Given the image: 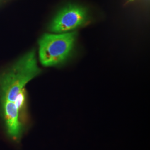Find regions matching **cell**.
I'll use <instances>...</instances> for the list:
<instances>
[{
    "mask_svg": "<svg viewBox=\"0 0 150 150\" xmlns=\"http://www.w3.org/2000/svg\"><path fill=\"white\" fill-rule=\"evenodd\" d=\"M88 21L89 15L86 8L69 5L58 12L51 22L49 28L55 33L71 32L85 25Z\"/></svg>",
    "mask_w": 150,
    "mask_h": 150,
    "instance_id": "3957f363",
    "label": "cell"
},
{
    "mask_svg": "<svg viewBox=\"0 0 150 150\" xmlns=\"http://www.w3.org/2000/svg\"><path fill=\"white\" fill-rule=\"evenodd\" d=\"M40 72L35 51L25 54L0 74V100L15 102L28 82Z\"/></svg>",
    "mask_w": 150,
    "mask_h": 150,
    "instance_id": "6da1fadb",
    "label": "cell"
},
{
    "mask_svg": "<svg viewBox=\"0 0 150 150\" xmlns=\"http://www.w3.org/2000/svg\"><path fill=\"white\" fill-rule=\"evenodd\" d=\"M77 32L45 34L39 41V58L45 66L61 64L67 59L75 46Z\"/></svg>",
    "mask_w": 150,
    "mask_h": 150,
    "instance_id": "7a4b0ae2",
    "label": "cell"
},
{
    "mask_svg": "<svg viewBox=\"0 0 150 150\" xmlns=\"http://www.w3.org/2000/svg\"><path fill=\"white\" fill-rule=\"evenodd\" d=\"M0 117L8 137L15 142L21 139L25 129L20 113L14 102L0 100Z\"/></svg>",
    "mask_w": 150,
    "mask_h": 150,
    "instance_id": "277c9868",
    "label": "cell"
},
{
    "mask_svg": "<svg viewBox=\"0 0 150 150\" xmlns=\"http://www.w3.org/2000/svg\"><path fill=\"white\" fill-rule=\"evenodd\" d=\"M135 0H127V2H131L132 1H134Z\"/></svg>",
    "mask_w": 150,
    "mask_h": 150,
    "instance_id": "5b68a950",
    "label": "cell"
}]
</instances>
